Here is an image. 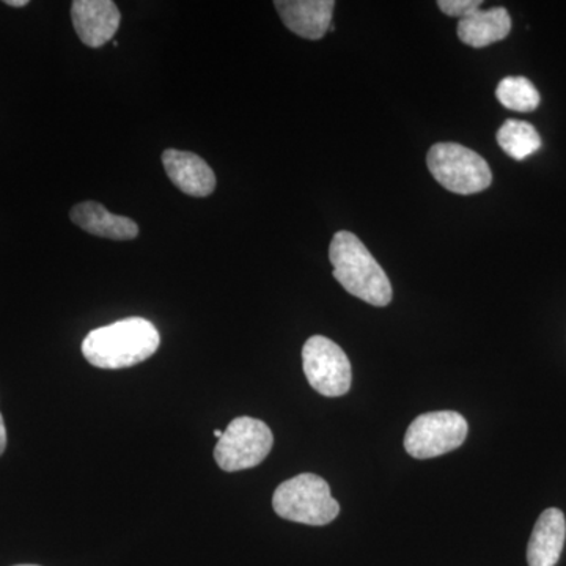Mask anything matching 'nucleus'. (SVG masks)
<instances>
[{
	"mask_svg": "<svg viewBox=\"0 0 566 566\" xmlns=\"http://www.w3.org/2000/svg\"><path fill=\"white\" fill-rule=\"evenodd\" d=\"M7 447V430L6 423H3V417L0 415V455L6 452Z\"/></svg>",
	"mask_w": 566,
	"mask_h": 566,
	"instance_id": "nucleus-17",
	"label": "nucleus"
},
{
	"mask_svg": "<svg viewBox=\"0 0 566 566\" xmlns=\"http://www.w3.org/2000/svg\"><path fill=\"white\" fill-rule=\"evenodd\" d=\"M222 434H223V431H221V430H216V431H214V436H216V438L221 439V438H222Z\"/></svg>",
	"mask_w": 566,
	"mask_h": 566,
	"instance_id": "nucleus-19",
	"label": "nucleus"
},
{
	"mask_svg": "<svg viewBox=\"0 0 566 566\" xmlns=\"http://www.w3.org/2000/svg\"><path fill=\"white\" fill-rule=\"evenodd\" d=\"M7 6L14 7V9H21V7L29 6L28 0H7Z\"/></svg>",
	"mask_w": 566,
	"mask_h": 566,
	"instance_id": "nucleus-18",
	"label": "nucleus"
},
{
	"mask_svg": "<svg viewBox=\"0 0 566 566\" xmlns=\"http://www.w3.org/2000/svg\"><path fill=\"white\" fill-rule=\"evenodd\" d=\"M334 277L353 296L375 307L392 303V285L375 256L352 232H337L331 241Z\"/></svg>",
	"mask_w": 566,
	"mask_h": 566,
	"instance_id": "nucleus-2",
	"label": "nucleus"
},
{
	"mask_svg": "<svg viewBox=\"0 0 566 566\" xmlns=\"http://www.w3.org/2000/svg\"><path fill=\"white\" fill-rule=\"evenodd\" d=\"M566 539V520L558 509H547L536 521L527 546L528 566H556Z\"/></svg>",
	"mask_w": 566,
	"mask_h": 566,
	"instance_id": "nucleus-11",
	"label": "nucleus"
},
{
	"mask_svg": "<svg viewBox=\"0 0 566 566\" xmlns=\"http://www.w3.org/2000/svg\"><path fill=\"white\" fill-rule=\"evenodd\" d=\"M161 337L153 323L144 318H125L92 331L82 342V354L104 370L134 367L151 357Z\"/></svg>",
	"mask_w": 566,
	"mask_h": 566,
	"instance_id": "nucleus-1",
	"label": "nucleus"
},
{
	"mask_svg": "<svg viewBox=\"0 0 566 566\" xmlns=\"http://www.w3.org/2000/svg\"><path fill=\"white\" fill-rule=\"evenodd\" d=\"M303 367L308 385L323 397H342L352 389V364L331 338L314 335L305 342Z\"/></svg>",
	"mask_w": 566,
	"mask_h": 566,
	"instance_id": "nucleus-7",
	"label": "nucleus"
},
{
	"mask_svg": "<svg viewBox=\"0 0 566 566\" xmlns=\"http://www.w3.org/2000/svg\"><path fill=\"white\" fill-rule=\"evenodd\" d=\"M73 223L93 237L128 241L139 237V226L125 216L112 214L102 203L82 202L70 212Z\"/></svg>",
	"mask_w": 566,
	"mask_h": 566,
	"instance_id": "nucleus-12",
	"label": "nucleus"
},
{
	"mask_svg": "<svg viewBox=\"0 0 566 566\" xmlns=\"http://www.w3.org/2000/svg\"><path fill=\"white\" fill-rule=\"evenodd\" d=\"M482 0H439L438 7L447 17H455L463 20L482 7Z\"/></svg>",
	"mask_w": 566,
	"mask_h": 566,
	"instance_id": "nucleus-16",
	"label": "nucleus"
},
{
	"mask_svg": "<svg viewBox=\"0 0 566 566\" xmlns=\"http://www.w3.org/2000/svg\"><path fill=\"white\" fill-rule=\"evenodd\" d=\"M497 144L510 158L523 161L539 150L542 137L531 123L510 118L497 132Z\"/></svg>",
	"mask_w": 566,
	"mask_h": 566,
	"instance_id": "nucleus-14",
	"label": "nucleus"
},
{
	"mask_svg": "<svg viewBox=\"0 0 566 566\" xmlns=\"http://www.w3.org/2000/svg\"><path fill=\"white\" fill-rule=\"evenodd\" d=\"M512 31V18L504 7L479 9L458 22V36L472 48H486L506 39Z\"/></svg>",
	"mask_w": 566,
	"mask_h": 566,
	"instance_id": "nucleus-13",
	"label": "nucleus"
},
{
	"mask_svg": "<svg viewBox=\"0 0 566 566\" xmlns=\"http://www.w3.org/2000/svg\"><path fill=\"white\" fill-rule=\"evenodd\" d=\"M71 20L82 43L103 48L118 31L122 14L112 0H76L71 6Z\"/></svg>",
	"mask_w": 566,
	"mask_h": 566,
	"instance_id": "nucleus-8",
	"label": "nucleus"
},
{
	"mask_svg": "<svg viewBox=\"0 0 566 566\" xmlns=\"http://www.w3.org/2000/svg\"><path fill=\"white\" fill-rule=\"evenodd\" d=\"M427 164L439 185L460 196L485 191L493 182V172L485 159L453 142L433 145L428 151Z\"/></svg>",
	"mask_w": 566,
	"mask_h": 566,
	"instance_id": "nucleus-4",
	"label": "nucleus"
},
{
	"mask_svg": "<svg viewBox=\"0 0 566 566\" xmlns=\"http://www.w3.org/2000/svg\"><path fill=\"white\" fill-rule=\"evenodd\" d=\"M468 420L460 412H427L409 424L405 449L416 460H430L460 449L468 438Z\"/></svg>",
	"mask_w": 566,
	"mask_h": 566,
	"instance_id": "nucleus-6",
	"label": "nucleus"
},
{
	"mask_svg": "<svg viewBox=\"0 0 566 566\" xmlns=\"http://www.w3.org/2000/svg\"><path fill=\"white\" fill-rule=\"evenodd\" d=\"M273 446V431L266 423L253 417H238L216 444V463L226 472L255 468L270 455Z\"/></svg>",
	"mask_w": 566,
	"mask_h": 566,
	"instance_id": "nucleus-5",
	"label": "nucleus"
},
{
	"mask_svg": "<svg viewBox=\"0 0 566 566\" xmlns=\"http://www.w3.org/2000/svg\"><path fill=\"white\" fill-rule=\"evenodd\" d=\"M495 96L506 109L516 112L535 111L542 102L535 85L523 76H510L499 82Z\"/></svg>",
	"mask_w": 566,
	"mask_h": 566,
	"instance_id": "nucleus-15",
	"label": "nucleus"
},
{
	"mask_svg": "<svg viewBox=\"0 0 566 566\" xmlns=\"http://www.w3.org/2000/svg\"><path fill=\"white\" fill-rule=\"evenodd\" d=\"M274 7L290 31L305 40H319L331 29L335 2L333 0H277Z\"/></svg>",
	"mask_w": 566,
	"mask_h": 566,
	"instance_id": "nucleus-9",
	"label": "nucleus"
},
{
	"mask_svg": "<svg viewBox=\"0 0 566 566\" xmlns=\"http://www.w3.org/2000/svg\"><path fill=\"white\" fill-rule=\"evenodd\" d=\"M17 566H39V565H17Z\"/></svg>",
	"mask_w": 566,
	"mask_h": 566,
	"instance_id": "nucleus-20",
	"label": "nucleus"
},
{
	"mask_svg": "<svg viewBox=\"0 0 566 566\" xmlns=\"http://www.w3.org/2000/svg\"><path fill=\"white\" fill-rule=\"evenodd\" d=\"M163 164L167 177L181 192L191 197H208L214 192L216 175L200 156L170 148L164 151Z\"/></svg>",
	"mask_w": 566,
	"mask_h": 566,
	"instance_id": "nucleus-10",
	"label": "nucleus"
},
{
	"mask_svg": "<svg viewBox=\"0 0 566 566\" xmlns=\"http://www.w3.org/2000/svg\"><path fill=\"white\" fill-rule=\"evenodd\" d=\"M274 512L283 520L305 526H326L340 513L326 480L315 474H300L277 486Z\"/></svg>",
	"mask_w": 566,
	"mask_h": 566,
	"instance_id": "nucleus-3",
	"label": "nucleus"
}]
</instances>
